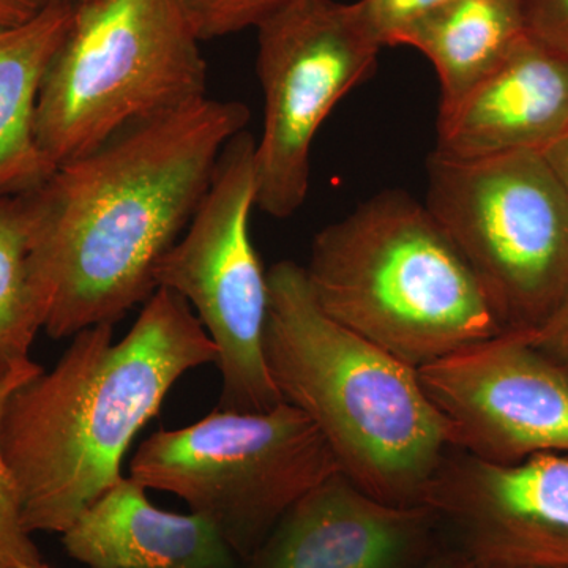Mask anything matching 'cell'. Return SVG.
I'll return each mask as SVG.
<instances>
[{
    "mask_svg": "<svg viewBox=\"0 0 568 568\" xmlns=\"http://www.w3.org/2000/svg\"><path fill=\"white\" fill-rule=\"evenodd\" d=\"M246 104L205 99L132 123L28 193L52 338L118 323L156 291V265L200 207Z\"/></svg>",
    "mask_w": 568,
    "mask_h": 568,
    "instance_id": "6da1fadb",
    "label": "cell"
},
{
    "mask_svg": "<svg viewBox=\"0 0 568 568\" xmlns=\"http://www.w3.org/2000/svg\"><path fill=\"white\" fill-rule=\"evenodd\" d=\"M185 298L159 287L121 342L84 328L50 372L13 392L2 448L29 532L62 534L121 481L122 459L185 373L216 364Z\"/></svg>",
    "mask_w": 568,
    "mask_h": 568,
    "instance_id": "7a4b0ae2",
    "label": "cell"
},
{
    "mask_svg": "<svg viewBox=\"0 0 568 568\" xmlns=\"http://www.w3.org/2000/svg\"><path fill=\"white\" fill-rule=\"evenodd\" d=\"M267 274L264 354L284 402L316 425L358 488L392 506H422L452 440L417 369L328 316L304 265L280 261Z\"/></svg>",
    "mask_w": 568,
    "mask_h": 568,
    "instance_id": "3957f363",
    "label": "cell"
},
{
    "mask_svg": "<svg viewBox=\"0 0 568 568\" xmlns=\"http://www.w3.org/2000/svg\"><path fill=\"white\" fill-rule=\"evenodd\" d=\"M305 272L328 316L416 369L504 332L435 216L403 190L321 230Z\"/></svg>",
    "mask_w": 568,
    "mask_h": 568,
    "instance_id": "277c9868",
    "label": "cell"
},
{
    "mask_svg": "<svg viewBox=\"0 0 568 568\" xmlns=\"http://www.w3.org/2000/svg\"><path fill=\"white\" fill-rule=\"evenodd\" d=\"M178 0H91L41 85L36 132L55 168L132 123L205 99L207 63Z\"/></svg>",
    "mask_w": 568,
    "mask_h": 568,
    "instance_id": "5b68a950",
    "label": "cell"
},
{
    "mask_svg": "<svg viewBox=\"0 0 568 568\" xmlns=\"http://www.w3.org/2000/svg\"><path fill=\"white\" fill-rule=\"evenodd\" d=\"M425 205L469 265L504 331H534L568 294V196L540 152L433 151Z\"/></svg>",
    "mask_w": 568,
    "mask_h": 568,
    "instance_id": "8992f818",
    "label": "cell"
},
{
    "mask_svg": "<svg viewBox=\"0 0 568 568\" xmlns=\"http://www.w3.org/2000/svg\"><path fill=\"white\" fill-rule=\"evenodd\" d=\"M342 473L316 425L282 403L264 413L215 409L203 420L145 440L130 478L185 500L252 558L310 489Z\"/></svg>",
    "mask_w": 568,
    "mask_h": 568,
    "instance_id": "52a82bcc",
    "label": "cell"
},
{
    "mask_svg": "<svg viewBox=\"0 0 568 568\" xmlns=\"http://www.w3.org/2000/svg\"><path fill=\"white\" fill-rule=\"evenodd\" d=\"M256 140L244 130L220 153L185 234L156 265L155 283L192 306L216 347L219 409L264 413L284 403L264 354L271 287L250 234Z\"/></svg>",
    "mask_w": 568,
    "mask_h": 568,
    "instance_id": "ba28073f",
    "label": "cell"
},
{
    "mask_svg": "<svg viewBox=\"0 0 568 568\" xmlns=\"http://www.w3.org/2000/svg\"><path fill=\"white\" fill-rule=\"evenodd\" d=\"M264 95L256 205L287 219L310 189L313 141L336 104L368 80L384 44L358 2L294 0L257 26Z\"/></svg>",
    "mask_w": 568,
    "mask_h": 568,
    "instance_id": "9c48e42d",
    "label": "cell"
},
{
    "mask_svg": "<svg viewBox=\"0 0 568 568\" xmlns=\"http://www.w3.org/2000/svg\"><path fill=\"white\" fill-rule=\"evenodd\" d=\"M452 448L497 465L568 455V372L523 331H504L417 369Z\"/></svg>",
    "mask_w": 568,
    "mask_h": 568,
    "instance_id": "30bf717a",
    "label": "cell"
},
{
    "mask_svg": "<svg viewBox=\"0 0 568 568\" xmlns=\"http://www.w3.org/2000/svg\"><path fill=\"white\" fill-rule=\"evenodd\" d=\"M422 506L474 568H568V455L497 465L452 448Z\"/></svg>",
    "mask_w": 568,
    "mask_h": 568,
    "instance_id": "8fae6325",
    "label": "cell"
},
{
    "mask_svg": "<svg viewBox=\"0 0 568 568\" xmlns=\"http://www.w3.org/2000/svg\"><path fill=\"white\" fill-rule=\"evenodd\" d=\"M436 530L429 508L383 503L336 473L283 515L246 568H418Z\"/></svg>",
    "mask_w": 568,
    "mask_h": 568,
    "instance_id": "7c38bea8",
    "label": "cell"
},
{
    "mask_svg": "<svg viewBox=\"0 0 568 568\" xmlns=\"http://www.w3.org/2000/svg\"><path fill=\"white\" fill-rule=\"evenodd\" d=\"M568 129V55L526 36L457 102L439 108L435 151L457 159L541 152Z\"/></svg>",
    "mask_w": 568,
    "mask_h": 568,
    "instance_id": "4fadbf2b",
    "label": "cell"
},
{
    "mask_svg": "<svg viewBox=\"0 0 568 568\" xmlns=\"http://www.w3.org/2000/svg\"><path fill=\"white\" fill-rule=\"evenodd\" d=\"M62 544L88 568H235L239 559L211 519L153 506L130 477L85 508Z\"/></svg>",
    "mask_w": 568,
    "mask_h": 568,
    "instance_id": "5bb4252c",
    "label": "cell"
},
{
    "mask_svg": "<svg viewBox=\"0 0 568 568\" xmlns=\"http://www.w3.org/2000/svg\"><path fill=\"white\" fill-rule=\"evenodd\" d=\"M73 14L74 7L48 6L0 26V196L32 192L58 170L37 140V108Z\"/></svg>",
    "mask_w": 568,
    "mask_h": 568,
    "instance_id": "9a60e30c",
    "label": "cell"
},
{
    "mask_svg": "<svg viewBox=\"0 0 568 568\" xmlns=\"http://www.w3.org/2000/svg\"><path fill=\"white\" fill-rule=\"evenodd\" d=\"M528 36L517 0H454L407 29L396 47L420 51L439 80V108L457 102Z\"/></svg>",
    "mask_w": 568,
    "mask_h": 568,
    "instance_id": "2e32d148",
    "label": "cell"
},
{
    "mask_svg": "<svg viewBox=\"0 0 568 568\" xmlns=\"http://www.w3.org/2000/svg\"><path fill=\"white\" fill-rule=\"evenodd\" d=\"M44 317L28 193L0 196V379L36 364L31 349Z\"/></svg>",
    "mask_w": 568,
    "mask_h": 568,
    "instance_id": "e0dca14e",
    "label": "cell"
},
{
    "mask_svg": "<svg viewBox=\"0 0 568 568\" xmlns=\"http://www.w3.org/2000/svg\"><path fill=\"white\" fill-rule=\"evenodd\" d=\"M39 364L26 366L0 379V568L50 567L22 523L20 499L2 448V420L10 396L22 384L40 375Z\"/></svg>",
    "mask_w": 568,
    "mask_h": 568,
    "instance_id": "ac0fdd59",
    "label": "cell"
},
{
    "mask_svg": "<svg viewBox=\"0 0 568 568\" xmlns=\"http://www.w3.org/2000/svg\"><path fill=\"white\" fill-rule=\"evenodd\" d=\"M201 41L222 39L263 24L294 0H178Z\"/></svg>",
    "mask_w": 568,
    "mask_h": 568,
    "instance_id": "d6986e66",
    "label": "cell"
},
{
    "mask_svg": "<svg viewBox=\"0 0 568 568\" xmlns=\"http://www.w3.org/2000/svg\"><path fill=\"white\" fill-rule=\"evenodd\" d=\"M450 2L454 0H361V6L387 48L396 47L407 29Z\"/></svg>",
    "mask_w": 568,
    "mask_h": 568,
    "instance_id": "ffe728a7",
    "label": "cell"
},
{
    "mask_svg": "<svg viewBox=\"0 0 568 568\" xmlns=\"http://www.w3.org/2000/svg\"><path fill=\"white\" fill-rule=\"evenodd\" d=\"M526 32L568 55V0H517Z\"/></svg>",
    "mask_w": 568,
    "mask_h": 568,
    "instance_id": "44dd1931",
    "label": "cell"
},
{
    "mask_svg": "<svg viewBox=\"0 0 568 568\" xmlns=\"http://www.w3.org/2000/svg\"><path fill=\"white\" fill-rule=\"evenodd\" d=\"M523 332L537 349L568 372V294L540 327Z\"/></svg>",
    "mask_w": 568,
    "mask_h": 568,
    "instance_id": "7402d4cb",
    "label": "cell"
},
{
    "mask_svg": "<svg viewBox=\"0 0 568 568\" xmlns=\"http://www.w3.org/2000/svg\"><path fill=\"white\" fill-rule=\"evenodd\" d=\"M540 153L568 196V129Z\"/></svg>",
    "mask_w": 568,
    "mask_h": 568,
    "instance_id": "603a6c76",
    "label": "cell"
},
{
    "mask_svg": "<svg viewBox=\"0 0 568 568\" xmlns=\"http://www.w3.org/2000/svg\"><path fill=\"white\" fill-rule=\"evenodd\" d=\"M39 7L33 0H0V26L18 24L29 20Z\"/></svg>",
    "mask_w": 568,
    "mask_h": 568,
    "instance_id": "cb8c5ba5",
    "label": "cell"
},
{
    "mask_svg": "<svg viewBox=\"0 0 568 568\" xmlns=\"http://www.w3.org/2000/svg\"><path fill=\"white\" fill-rule=\"evenodd\" d=\"M418 568H474L470 560L458 549L437 548Z\"/></svg>",
    "mask_w": 568,
    "mask_h": 568,
    "instance_id": "d4e9b609",
    "label": "cell"
},
{
    "mask_svg": "<svg viewBox=\"0 0 568 568\" xmlns=\"http://www.w3.org/2000/svg\"><path fill=\"white\" fill-rule=\"evenodd\" d=\"M33 2H36V6L41 9V7L48 6L78 7L81 6V3L91 2V0H33Z\"/></svg>",
    "mask_w": 568,
    "mask_h": 568,
    "instance_id": "484cf974",
    "label": "cell"
},
{
    "mask_svg": "<svg viewBox=\"0 0 568 568\" xmlns=\"http://www.w3.org/2000/svg\"><path fill=\"white\" fill-rule=\"evenodd\" d=\"M44 568H51V567H44Z\"/></svg>",
    "mask_w": 568,
    "mask_h": 568,
    "instance_id": "4316f807",
    "label": "cell"
}]
</instances>
